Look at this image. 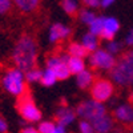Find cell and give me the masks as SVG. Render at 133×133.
I'll return each mask as SVG.
<instances>
[{
    "mask_svg": "<svg viewBox=\"0 0 133 133\" xmlns=\"http://www.w3.org/2000/svg\"><path fill=\"white\" fill-rule=\"evenodd\" d=\"M12 60L16 68L21 72H29L36 68L37 61V47L36 43L31 36H23L16 43L15 49L12 52Z\"/></svg>",
    "mask_w": 133,
    "mask_h": 133,
    "instance_id": "6da1fadb",
    "label": "cell"
},
{
    "mask_svg": "<svg viewBox=\"0 0 133 133\" xmlns=\"http://www.w3.org/2000/svg\"><path fill=\"white\" fill-rule=\"evenodd\" d=\"M110 77L118 85L133 84V51H128L116 61V65L110 69Z\"/></svg>",
    "mask_w": 133,
    "mask_h": 133,
    "instance_id": "7a4b0ae2",
    "label": "cell"
},
{
    "mask_svg": "<svg viewBox=\"0 0 133 133\" xmlns=\"http://www.w3.org/2000/svg\"><path fill=\"white\" fill-rule=\"evenodd\" d=\"M16 109L27 123H37L41 120V110L36 107L28 88L23 95L17 97Z\"/></svg>",
    "mask_w": 133,
    "mask_h": 133,
    "instance_id": "3957f363",
    "label": "cell"
},
{
    "mask_svg": "<svg viewBox=\"0 0 133 133\" xmlns=\"http://www.w3.org/2000/svg\"><path fill=\"white\" fill-rule=\"evenodd\" d=\"M24 80H25V75L17 68H12V69H8L7 73L3 76L2 84L8 93L19 97L27 89V84Z\"/></svg>",
    "mask_w": 133,
    "mask_h": 133,
    "instance_id": "277c9868",
    "label": "cell"
},
{
    "mask_svg": "<svg viewBox=\"0 0 133 133\" xmlns=\"http://www.w3.org/2000/svg\"><path fill=\"white\" fill-rule=\"evenodd\" d=\"M105 107L101 103H97L95 100L92 101H84L76 108V115L83 117L85 121H92L105 115Z\"/></svg>",
    "mask_w": 133,
    "mask_h": 133,
    "instance_id": "5b68a950",
    "label": "cell"
},
{
    "mask_svg": "<svg viewBox=\"0 0 133 133\" xmlns=\"http://www.w3.org/2000/svg\"><path fill=\"white\" fill-rule=\"evenodd\" d=\"M113 91H115L113 84L110 83L109 80H107V79H97L92 84L91 95H92V98L95 100V101L104 103L112 96Z\"/></svg>",
    "mask_w": 133,
    "mask_h": 133,
    "instance_id": "8992f818",
    "label": "cell"
},
{
    "mask_svg": "<svg viewBox=\"0 0 133 133\" xmlns=\"http://www.w3.org/2000/svg\"><path fill=\"white\" fill-rule=\"evenodd\" d=\"M89 63L93 68H98V69H112L116 65L115 57L104 49L95 51L89 57Z\"/></svg>",
    "mask_w": 133,
    "mask_h": 133,
    "instance_id": "52a82bcc",
    "label": "cell"
},
{
    "mask_svg": "<svg viewBox=\"0 0 133 133\" xmlns=\"http://www.w3.org/2000/svg\"><path fill=\"white\" fill-rule=\"evenodd\" d=\"M47 68L53 71L57 80H66L71 76V71L68 68V65L61 61L60 56H51L47 60Z\"/></svg>",
    "mask_w": 133,
    "mask_h": 133,
    "instance_id": "ba28073f",
    "label": "cell"
},
{
    "mask_svg": "<svg viewBox=\"0 0 133 133\" xmlns=\"http://www.w3.org/2000/svg\"><path fill=\"white\" fill-rule=\"evenodd\" d=\"M112 125H113L112 118H110L109 116H107V115H104V116L92 121V127H93L96 133H108V132H110V129H112Z\"/></svg>",
    "mask_w": 133,
    "mask_h": 133,
    "instance_id": "9c48e42d",
    "label": "cell"
},
{
    "mask_svg": "<svg viewBox=\"0 0 133 133\" xmlns=\"http://www.w3.org/2000/svg\"><path fill=\"white\" fill-rule=\"evenodd\" d=\"M115 117L121 123H133V108L129 104L120 105L115 110Z\"/></svg>",
    "mask_w": 133,
    "mask_h": 133,
    "instance_id": "30bf717a",
    "label": "cell"
},
{
    "mask_svg": "<svg viewBox=\"0 0 133 133\" xmlns=\"http://www.w3.org/2000/svg\"><path fill=\"white\" fill-rule=\"evenodd\" d=\"M75 117H76V112H73V110L69 109V108H60L57 110V113H56V121L61 127H65V125L71 124L75 120Z\"/></svg>",
    "mask_w": 133,
    "mask_h": 133,
    "instance_id": "8fae6325",
    "label": "cell"
},
{
    "mask_svg": "<svg viewBox=\"0 0 133 133\" xmlns=\"http://www.w3.org/2000/svg\"><path fill=\"white\" fill-rule=\"evenodd\" d=\"M71 33L69 28H66L65 25L57 23V24H53L51 27V31H49V41L55 43V41H57L60 39H64L66 37Z\"/></svg>",
    "mask_w": 133,
    "mask_h": 133,
    "instance_id": "7c38bea8",
    "label": "cell"
},
{
    "mask_svg": "<svg viewBox=\"0 0 133 133\" xmlns=\"http://www.w3.org/2000/svg\"><path fill=\"white\" fill-rule=\"evenodd\" d=\"M93 75L89 72V71H83L81 73L77 75V85H79L81 89H87L89 85H92L95 81H93Z\"/></svg>",
    "mask_w": 133,
    "mask_h": 133,
    "instance_id": "4fadbf2b",
    "label": "cell"
},
{
    "mask_svg": "<svg viewBox=\"0 0 133 133\" xmlns=\"http://www.w3.org/2000/svg\"><path fill=\"white\" fill-rule=\"evenodd\" d=\"M68 55H71L72 57L84 59L85 56H88V51L84 48L83 44L72 43V44H69V45H68Z\"/></svg>",
    "mask_w": 133,
    "mask_h": 133,
    "instance_id": "5bb4252c",
    "label": "cell"
},
{
    "mask_svg": "<svg viewBox=\"0 0 133 133\" xmlns=\"http://www.w3.org/2000/svg\"><path fill=\"white\" fill-rule=\"evenodd\" d=\"M66 65H68V68L71 71V75L72 73L73 75H79L83 71H85V64H84L83 59H79V57H72L71 56V59H69V61H68Z\"/></svg>",
    "mask_w": 133,
    "mask_h": 133,
    "instance_id": "9a60e30c",
    "label": "cell"
},
{
    "mask_svg": "<svg viewBox=\"0 0 133 133\" xmlns=\"http://www.w3.org/2000/svg\"><path fill=\"white\" fill-rule=\"evenodd\" d=\"M23 12H32L39 5V0H12Z\"/></svg>",
    "mask_w": 133,
    "mask_h": 133,
    "instance_id": "2e32d148",
    "label": "cell"
},
{
    "mask_svg": "<svg viewBox=\"0 0 133 133\" xmlns=\"http://www.w3.org/2000/svg\"><path fill=\"white\" fill-rule=\"evenodd\" d=\"M83 45L84 48L88 51V52H95L97 51V39L95 35H92V33H87V35H84L83 37Z\"/></svg>",
    "mask_w": 133,
    "mask_h": 133,
    "instance_id": "e0dca14e",
    "label": "cell"
},
{
    "mask_svg": "<svg viewBox=\"0 0 133 133\" xmlns=\"http://www.w3.org/2000/svg\"><path fill=\"white\" fill-rule=\"evenodd\" d=\"M56 80H57V77H56V75L53 73L52 69L47 68L45 71H43V77H41L40 83L44 87H52L55 83H56Z\"/></svg>",
    "mask_w": 133,
    "mask_h": 133,
    "instance_id": "ac0fdd59",
    "label": "cell"
},
{
    "mask_svg": "<svg viewBox=\"0 0 133 133\" xmlns=\"http://www.w3.org/2000/svg\"><path fill=\"white\" fill-rule=\"evenodd\" d=\"M91 28V33L92 35H95V36H97V35H101V32H103V29H104V19L103 17H96L95 20H93V23L89 25Z\"/></svg>",
    "mask_w": 133,
    "mask_h": 133,
    "instance_id": "d6986e66",
    "label": "cell"
},
{
    "mask_svg": "<svg viewBox=\"0 0 133 133\" xmlns=\"http://www.w3.org/2000/svg\"><path fill=\"white\" fill-rule=\"evenodd\" d=\"M43 77V71H40L39 68H33L31 69L29 72L25 73V80L28 83H36V81H40Z\"/></svg>",
    "mask_w": 133,
    "mask_h": 133,
    "instance_id": "ffe728a7",
    "label": "cell"
},
{
    "mask_svg": "<svg viewBox=\"0 0 133 133\" xmlns=\"http://www.w3.org/2000/svg\"><path fill=\"white\" fill-rule=\"evenodd\" d=\"M118 28H120V24H118V21L115 17H107V19H104V29L116 33L118 31Z\"/></svg>",
    "mask_w": 133,
    "mask_h": 133,
    "instance_id": "44dd1931",
    "label": "cell"
},
{
    "mask_svg": "<svg viewBox=\"0 0 133 133\" xmlns=\"http://www.w3.org/2000/svg\"><path fill=\"white\" fill-rule=\"evenodd\" d=\"M61 5L68 15H75L76 11H77V3L75 0H63Z\"/></svg>",
    "mask_w": 133,
    "mask_h": 133,
    "instance_id": "7402d4cb",
    "label": "cell"
},
{
    "mask_svg": "<svg viewBox=\"0 0 133 133\" xmlns=\"http://www.w3.org/2000/svg\"><path fill=\"white\" fill-rule=\"evenodd\" d=\"M55 124L53 121H41L39 125V132L40 133H52L55 130Z\"/></svg>",
    "mask_w": 133,
    "mask_h": 133,
    "instance_id": "603a6c76",
    "label": "cell"
},
{
    "mask_svg": "<svg viewBox=\"0 0 133 133\" xmlns=\"http://www.w3.org/2000/svg\"><path fill=\"white\" fill-rule=\"evenodd\" d=\"M80 19H81L83 23L91 25L93 23V20L96 19V16H95L93 12H91V11H83V12L80 14Z\"/></svg>",
    "mask_w": 133,
    "mask_h": 133,
    "instance_id": "cb8c5ba5",
    "label": "cell"
},
{
    "mask_svg": "<svg viewBox=\"0 0 133 133\" xmlns=\"http://www.w3.org/2000/svg\"><path fill=\"white\" fill-rule=\"evenodd\" d=\"M12 7V0H0V15L7 14Z\"/></svg>",
    "mask_w": 133,
    "mask_h": 133,
    "instance_id": "d4e9b609",
    "label": "cell"
},
{
    "mask_svg": "<svg viewBox=\"0 0 133 133\" xmlns=\"http://www.w3.org/2000/svg\"><path fill=\"white\" fill-rule=\"evenodd\" d=\"M80 132L81 133H95V129L92 127V124H89L88 121H81L80 123Z\"/></svg>",
    "mask_w": 133,
    "mask_h": 133,
    "instance_id": "484cf974",
    "label": "cell"
},
{
    "mask_svg": "<svg viewBox=\"0 0 133 133\" xmlns=\"http://www.w3.org/2000/svg\"><path fill=\"white\" fill-rule=\"evenodd\" d=\"M120 48H121V44L120 43H117V41H110L108 45H107V49H108V52L109 53H116V52H118L120 51Z\"/></svg>",
    "mask_w": 133,
    "mask_h": 133,
    "instance_id": "4316f807",
    "label": "cell"
},
{
    "mask_svg": "<svg viewBox=\"0 0 133 133\" xmlns=\"http://www.w3.org/2000/svg\"><path fill=\"white\" fill-rule=\"evenodd\" d=\"M115 35L116 33H113V32H109V31H107V29H103V32H101V39H104V40H113L115 39Z\"/></svg>",
    "mask_w": 133,
    "mask_h": 133,
    "instance_id": "83f0119b",
    "label": "cell"
},
{
    "mask_svg": "<svg viewBox=\"0 0 133 133\" xmlns=\"http://www.w3.org/2000/svg\"><path fill=\"white\" fill-rule=\"evenodd\" d=\"M8 132V124L7 121L0 116V133H7Z\"/></svg>",
    "mask_w": 133,
    "mask_h": 133,
    "instance_id": "f1b7e54d",
    "label": "cell"
},
{
    "mask_svg": "<svg viewBox=\"0 0 133 133\" xmlns=\"http://www.w3.org/2000/svg\"><path fill=\"white\" fill-rule=\"evenodd\" d=\"M84 4L88 5V7H97L98 4H101V2L100 0H83Z\"/></svg>",
    "mask_w": 133,
    "mask_h": 133,
    "instance_id": "f546056e",
    "label": "cell"
},
{
    "mask_svg": "<svg viewBox=\"0 0 133 133\" xmlns=\"http://www.w3.org/2000/svg\"><path fill=\"white\" fill-rule=\"evenodd\" d=\"M125 43H127V45H133V28L129 31V33H128V36H127Z\"/></svg>",
    "mask_w": 133,
    "mask_h": 133,
    "instance_id": "4dcf8cb0",
    "label": "cell"
},
{
    "mask_svg": "<svg viewBox=\"0 0 133 133\" xmlns=\"http://www.w3.org/2000/svg\"><path fill=\"white\" fill-rule=\"evenodd\" d=\"M21 133H40V132H39V129H35L32 127H25L21 129Z\"/></svg>",
    "mask_w": 133,
    "mask_h": 133,
    "instance_id": "1f68e13d",
    "label": "cell"
},
{
    "mask_svg": "<svg viewBox=\"0 0 133 133\" xmlns=\"http://www.w3.org/2000/svg\"><path fill=\"white\" fill-rule=\"evenodd\" d=\"M52 133H65V129H64V127L59 125V127H56V128H55V130H53Z\"/></svg>",
    "mask_w": 133,
    "mask_h": 133,
    "instance_id": "d6a6232c",
    "label": "cell"
},
{
    "mask_svg": "<svg viewBox=\"0 0 133 133\" xmlns=\"http://www.w3.org/2000/svg\"><path fill=\"white\" fill-rule=\"evenodd\" d=\"M113 2H115V0H101V5L107 8V7H109L110 4H112Z\"/></svg>",
    "mask_w": 133,
    "mask_h": 133,
    "instance_id": "836d02e7",
    "label": "cell"
},
{
    "mask_svg": "<svg viewBox=\"0 0 133 133\" xmlns=\"http://www.w3.org/2000/svg\"><path fill=\"white\" fill-rule=\"evenodd\" d=\"M128 100H129V103H133V91L130 92V95H129V97H128Z\"/></svg>",
    "mask_w": 133,
    "mask_h": 133,
    "instance_id": "e575fe53",
    "label": "cell"
}]
</instances>
